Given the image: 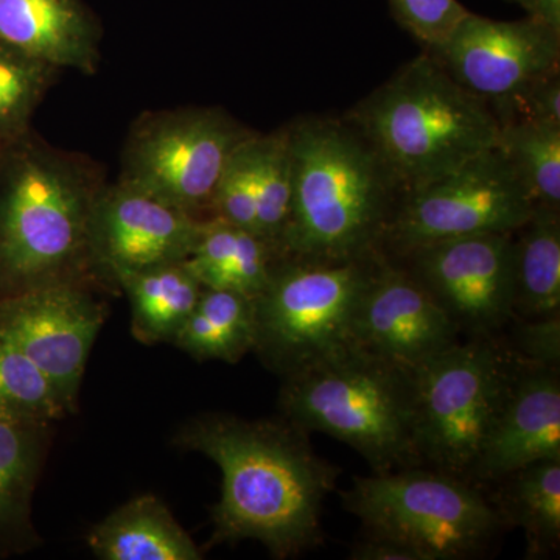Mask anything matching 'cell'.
Masks as SVG:
<instances>
[{"mask_svg":"<svg viewBox=\"0 0 560 560\" xmlns=\"http://www.w3.org/2000/svg\"><path fill=\"white\" fill-rule=\"evenodd\" d=\"M220 467L221 497L210 545L257 540L279 559L316 547L326 497L340 470L316 455L290 420L228 415L191 419L176 438Z\"/></svg>","mask_w":560,"mask_h":560,"instance_id":"cell-1","label":"cell"},{"mask_svg":"<svg viewBox=\"0 0 560 560\" xmlns=\"http://www.w3.org/2000/svg\"><path fill=\"white\" fill-rule=\"evenodd\" d=\"M293 197L279 259L345 261L382 253L404 190L381 154L346 117L289 127Z\"/></svg>","mask_w":560,"mask_h":560,"instance_id":"cell-2","label":"cell"},{"mask_svg":"<svg viewBox=\"0 0 560 560\" xmlns=\"http://www.w3.org/2000/svg\"><path fill=\"white\" fill-rule=\"evenodd\" d=\"M345 117L370 140L404 194L458 171L499 139L489 103L425 51Z\"/></svg>","mask_w":560,"mask_h":560,"instance_id":"cell-3","label":"cell"},{"mask_svg":"<svg viewBox=\"0 0 560 560\" xmlns=\"http://www.w3.org/2000/svg\"><path fill=\"white\" fill-rule=\"evenodd\" d=\"M97 191L72 162L28 142L0 154V298L72 280L90 256Z\"/></svg>","mask_w":560,"mask_h":560,"instance_id":"cell-4","label":"cell"},{"mask_svg":"<svg viewBox=\"0 0 560 560\" xmlns=\"http://www.w3.org/2000/svg\"><path fill=\"white\" fill-rule=\"evenodd\" d=\"M283 381L280 408L301 430L345 442L372 471L420 463L410 372L350 348Z\"/></svg>","mask_w":560,"mask_h":560,"instance_id":"cell-5","label":"cell"},{"mask_svg":"<svg viewBox=\"0 0 560 560\" xmlns=\"http://www.w3.org/2000/svg\"><path fill=\"white\" fill-rule=\"evenodd\" d=\"M341 500L366 536L404 545L420 560L480 555L504 523L495 504L469 481L418 466L355 477Z\"/></svg>","mask_w":560,"mask_h":560,"instance_id":"cell-6","label":"cell"},{"mask_svg":"<svg viewBox=\"0 0 560 560\" xmlns=\"http://www.w3.org/2000/svg\"><path fill=\"white\" fill-rule=\"evenodd\" d=\"M381 254L345 261L280 259L254 298V352L287 377L353 348V315Z\"/></svg>","mask_w":560,"mask_h":560,"instance_id":"cell-7","label":"cell"},{"mask_svg":"<svg viewBox=\"0 0 560 560\" xmlns=\"http://www.w3.org/2000/svg\"><path fill=\"white\" fill-rule=\"evenodd\" d=\"M515 374L511 353L490 337L455 342L412 372L420 463L467 480Z\"/></svg>","mask_w":560,"mask_h":560,"instance_id":"cell-8","label":"cell"},{"mask_svg":"<svg viewBox=\"0 0 560 560\" xmlns=\"http://www.w3.org/2000/svg\"><path fill=\"white\" fill-rule=\"evenodd\" d=\"M534 209L517 173L493 147L458 171L405 191L386 226L382 248L401 257L430 243L515 232Z\"/></svg>","mask_w":560,"mask_h":560,"instance_id":"cell-9","label":"cell"},{"mask_svg":"<svg viewBox=\"0 0 560 560\" xmlns=\"http://www.w3.org/2000/svg\"><path fill=\"white\" fill-rule=\"evenodd\" d=\"M250 135L217 108L156 114L132 131L121 180L198 215L212 210L221 173Z\"/></svg>","mask_w":560,"mask_h":560,"instance_id":"cell-10","label":"cell"},{"mask_svg":"<svg viewBox=\"0 0 560 560\" xmlns=\"http://www.w3.org/2000/svg\"><path fill=\"white\" fill-rule=\"evenodd\" d=\"M105 316L101 302L73 280L0 298V335L44 372L69 412L77 411L88 359Z\"/></svg>","mask_w":560,"mask_h":560,"instance_id":"cell-11","label":"cell"},{"mask_svg":"<svg viewBox=\"0 0 560 560\" xmlns=\"http://www.w3.org/2000/svg\"><path fill=\"white\" fill-rule=\"evenodd\" d=\"M431 55L493 113L560 65V31L536 18L495 21L469 13Z\"/></svg>","mask_w":560,"mask_h":560,"instance_id":"cell-12","label":"cell"},{"mask_svg":"<svg viewBox=\"0 0 560 560\" xmlns=\"http://www.w3.org/2000/svg\"><path fill=\"white\" fill-rule=\"evenodd\" d=\"M401 259L459 331L490 337L514 315V232L430 243Z\"/></svg>","mask_w":560,"mask_h":560,"instance_id":"cell-13","label":"cell"},{"mask_svg":"<svg viewBox=\"0 0 560 560\" xmlns=\"http://www.w3.org/2000/svg\"><path fill=\"white\" fill-rule=\"evenodd\" d=\"M458 341L459 329L440 302L381 254L353 315V348L412 374Z\"/></svg>","mask_w":560,"mask_h":560,"instance_id":"cell-14","label":"cell"},{"mask_svg":"<svg viewBox=\"0 0 560 560\" xmlns=\"http://www.w3.org/2000/svg\"><path fill=\"white\" fill-rule=\"evenodd\" d=\"M205 223L120 179L95 195L90 256L110 276L187 260Z\"/></svg>","mask_w":560,"mask_h":560,"instance_id":"cell-15","label":"cell"},{"mask_svg":"<svg viewBox=\"0 0 560 560\" xmlns=\"http://www.w3.org/2000/svg\"><path fill=\"white\" fill-rule=\"evenodd\" d=\"M518 372L470 477L500 481L545 459H560L558 371Z\"/></svg>","mask_w":560,"mask_h":560,"instance_id":"cell-16","label":"cell"},{"mask_svg":"<svg viewBox=\"0 0 560 560\" xmlns=\"http://www.w3.org/2000/svg\"><path fill=\"white\" fill-rule=\"evenodd\" d=\"M98 39L83 0H0V40L51 68L94 72Z\"/></svg>","mask_w":560,"mask_h":560,"instance_id":"cell-17","label":"cell"},{"mask_svg":"<svg viewBox=\"0 0 560 560\" xmlns=\"http://www.w3.org/2000/svg\"><path fill=\"white\" fill-rule=\"evenodd\" d=\"M102 560H200L202 551L158 497L139 495L88 536Z\"/></svg>","mask_w":560,"mask_h":560,"instance_id":"cell-18","label":"cell"},{"mask_svg":"<svg viewBox=\"0 0 560 560\" xmlns=\"http://www.w3.org/2000/svg\"><path fill=\"white\" fill-rule=\"evenodd\" d=\"M279 260L270 242L210 217L186 264L205 289L256 298L267 287Z\"/></svg>","mask_w":560,"mask_h":560,"instance_id":"cell-19","label":"cell"},{"mask_svg":"<svg viewBox=\"0 0 560 560\" xmlns=\"http://www.w3.org/2000/svg\"><path fill=\"white\" fill-rule=\"evenodd\" d=\"M46 429L0 419V558L38 544L31 508Z\"/></svg>","mask_w":560,"mask_h":560,"instance_id":"cell-20","label":"cell"},{"mask_svg":"<svg viewBox=\"0 0 560 560\" xmlns=\"http://www.w3.org/2000/svg\"><path fill=\"white\" fill-rule=\"evenodd\" d=\"M113 278L130 300L132 335L143 345L173 342L205 289L186 260Z\"/></svg>","mask_w":560,"mask_h":560,"instance_id":"cell-21","label":"cell"},{"mask_svg":"<svg viewBox=\"0 0 560 560\" xmlns=\"http://www.w3.org/2000/svg\"><path fill=\"white\" fill-rule=\"evenodd\" d=\"M173 345L201 361L235 363L243 359L256 345L254 298L237 291L202 289Z\"/></svg>","mask_w":560,"mask_h":560,"instance_id":"cell-22","label":"cell"},{"mask_svg":"<svg viewBox=\"0 0 560 560\" xmlns=\"http://www.w3.org/2000/svg\"><path fill=\"white\" fill-rule=\"evenodd\" d=\"M560 312V210L536 208L514 232V313Z\"/></svg>","mask_w":560,"mask_h":560,"instance_id":"cell-23","label":"cell"},{"mask_svg":"<svg viewBox=\"0 0 560 560\" xmlns=\"http://www.w3.org/2000/svg\"><path fill=\"white\" fill-rule=\"evenodd\" d=\"M503 480L506 488L495 504L503 522L525 530L530 555L555 551L560 541V459L529 464Z\"/></svg>","mask_w":560,"mask_h":560,"instance_id":"cell-24","label":"cell"},{"mask_svg":"<svg viewBox=\"0 0 560 560\" xmlns=\"http://www.w3.org/2000/svg\"><path fill=\"white\" fill-rule=\"evenodd\" d=\"M497 149L528 190L536 208L560 210V125L552 121H500Z\"/></svg>","mask_w":560,"mask_h":560,"instance_id":"cell-25","label":"cell"},{"mask_svg":"<svg viewBox=\"0 0 560 560\" xmlns=\"http://www.w3.org/2000/svg\"><path fill=\"white\" fill-rule=\"evenodd\" d=\"M250 173L256 190L259 235L278 245L289 224L293 197V167L289 128L271 135H250L248 139Z\"/></svg>","mask_w":560,"mask_h":560,"instance_id":"cell-26","label":"cell"},{"mask_svg":"<svg viewBox=\"0 0 560 560\" xmlns=\"http://www.w3.org/2000/svg\"><path fill=\"white\" fill-rule=\"evenodd\" d=\"M68 415L44 372L0 335V419L47 427Z\"/></svg>","mask_w":560,"mask_h":560,"instance_id":"cell-27","label":"cell"},{"mask_svg":"<svg viewBox=\"0 0 560 560\" xmlns=\"http://www.w3.org/2000/svg\"><path fill=\"white\" fill-rule=\"evenodd\" d=\"M57 69L0 40V145L27 135Z\"/></svg>","mask_w":560,"mask_h":560,"instance_id":"cell-28","label":"cell"},{"mask_svg":"<svg viewBox=\"0 0 560 560\" xmlns=\"http://www.w3.org/2000/svg\"><path fill=\"white\" fill-rule=\"evenodd\" d=\"M249 138L243 140L235 149L221 173L219 186L213 195L212 217L259 235L256 190L248 153Z\"/></svg>","mask_w":560,"mask_h":560,"instance_id":"cell-29","label":"cell"},{"mask_svg":"<svg viewBox=\"0 0 560 560\" xmlns=\"http://www.w3.org/2000/svg\"><path fill=\"white\" fill-rule=\"evenodd\" d=\"M390 13L423 51L433 50L451 36L470 13L458 0H389Z\"/></svg>","mask_w":560,"mask_h":560,"instance_id":"cell-30","label":"cell"},{"mask_svg":"<svg viewBox=\"0 0 560 560\" xmlns=\"http://www.w3.org/2000/svg\"><path fill=\"white\" fill-rule=\"evenodd\" d=\"M500 121L529 119L560 125V73L558 70L534 81L517 98L495 110Z\"/></svg>","mask_w":560,"mask_h":560,"instance_id":"cell-31","label":"cell"},{"mask_svg":"<svg viewBox=\"0 0 560 560\" xmlns=\"http://www.w3.org/2000/svg\"><path fill=\"white\" fill-rule=\"evenodd\" d=\"M515 346L530 366L558 371L560 363V312L530 318L517 330Z\"/></svg>","mask_w":560,"mask_h":560,"instance_id":"cell-32","label":"cell"},{"mask_svg":"<svg viewBox=\"0 0 560 560\" xmlns=\"http://www.w3.org/2000/svg\"><path fill=\"white\" fill-rule=\"evenodd\" d=\"M353 560H420L410 548L382 537L366 536L350 551Z\"/></svg>","mask_w":560,"mask_h":560,"instance_id":"cell-33","label":"cell"},{"mask_svg":"<svg viewBox=\"0 0 560 560\" xmlns=\"http://www.w3.org/2000/svg\"><path fill=\"white\" fill-rule=\"evenodd\" d=\"M526 13L560 31V0H529Z\"/></svg>","mask_w":560,"mask_h":560,"instance_id":"cell-34","label":"cell"},{"mask_svg":"<svg viewBox=\"0 0 560 560\" xmlns=\"http://www.w3.org/2000/svg\"><path fill=\"white\" fill-rule=\"evenodd\" d=\"M511 2L518 3V5H521L522 9L528 10L529 0H511Z\"/></svg>","mask_w":560,"mask_h":560,"instance_id":"cell-35","label":"cell"},{"mask_svg":"<svg viewBox=\"0 0 560 560\" xmlns=\"http://www.w3.org/2000/svg\"><path fill=\"white\" fill-rule=\"evenodd\" d=\"M3 147L5 145H0V154H2Z\"/></svg>","mask_w":560,"mask_h":560,"instance_id":"cell-36","label":"cell"}]
</instances>
